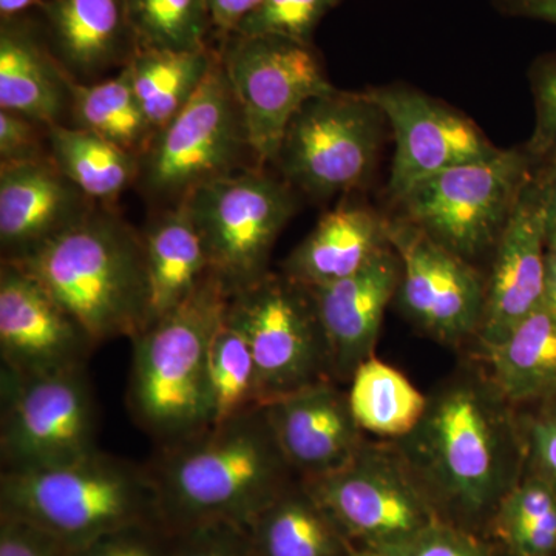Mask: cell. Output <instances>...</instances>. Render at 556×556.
Returning a JSON list of instances; mask_svg holds the SVG:
<instances>
[{"instance_id":"obj_1","label":"cell","mask_w":556,"mask_h":556,"mask_svg":"<svg viewBox=\"0 0 556 556\" xmlns=\"http://www.w3.org/2000/svg\"><path fill=\"white\" fill-rule=\"evenodd\" d=\"M427 396L412 433L391 442L438 521L485 538L501 501L526 471L521 408L475 357Z\"/></svg>"},{"instance_id":"obj_2","label":"cell","mask_w":556,"mask_h":556,"mask_svg":"<svg viewBox=\"0 0 556 556\" xmlns=\"http://www.w3.org/2000/svg\"><path fill=\"white\" fill-rule=\"evenodd\" d=\"M146 467L161 519L174 532L208 522L249 527L300 479L278 447L265 407L160 445Z\"/></svg>"},{"instance_id":"obj_3","label":"cell","mask_w":556,"mask_h":556,"mask_svg":"<svg viewBox=\"0 0 556 556\" xmlns=\"http://www.w3.org/2000/svg\"><path fill=\"white\" fill-rule=\"evenodd\" d=\"M16 263L30 274L100 345L134 340L149 325L144 241L112 206L98 204L30 257Z\"/></svg>"},{"instance_id":"obj_4","label":"cell","mask_w":556,"mask_h":556,"mask_svg":"<svg viewBox=\"0 0 556 556\" xmlns=\"http://www.w3.org/2000/svg\"><path fill=\"white\" fill-rule=\"evenodd\" d=\"M230 295L212 273L186 302L130 340L127 407L159 447L214 424L208 350Z\"/></svg>"},{"instance_id":"obj_5","label":"cell","mask_w":556,"mask_h":556,"mask_svg":"<svg viewBox=\"0 0 556 556\" xmlns=\"http://www.w3.org/2000/svg\"><path fill=\"white\" fill-rule=\"evenodd\" d=\"M0 511L30 519L76 548L119 527L161 519L146 464L100 448L61 467L2 471Z\"/></svg>"},{"instance_id":"obj_6","label":"cell","mask_w":556,"mask_h":556,"mask_svg":"<svg viewBox=\"0 0 556 556\" xmlns=\"http://www.w3.org/2000/svg\"><path fill=\"white\" fill-rule=\"evenodd\" d=\"M255 166L243 113L218 53L195 97L156 131L139 159L137 186L155 206L169 208L214 179Z\"/></svg>"},{"instance_id":"obj_7","label":"cell","mask_w":556,"mask_h":556,"mask_svg":"<svg viewBox=\"0 0 556 556\" xmlns=\"http://www.w3.org/2000/svg\"><path fill=\"white\" fill-rule=\"evenodd\" d=\"M535 167L521 146L439 172L394 203L397 218L478 266L490 260Z\"/></svg>"},{"instance_id":"obj_8","label":"cell","mask_w":556,"mask_h":556,"mask_svg":"<svg viewBox=\"0 0 556 556\" xmlns=\"http://www.w3.org/2000/svg\"><path fill=\"white\" fill-rule=\"evenodd\" d=\"M387 127L386 113L368 91H329L295 113L273 166L306 199L345 195L371 178Z\"/></svg>"},{"instance_id":"obj_9","label":"cell","mask_w":556,"mask_h":556,"mask_svg":"<svg viewBox=\"0 0 556 556\" xmlns=\"http://www.w3.org/2000/svg\"><path fill=\"white\" fill-rule=\"evenodd\" d=\"M185 204L212 273L233 294L269 273L270 252L298 212L299 193L255 166L201 186Z\"/></svg>"},{"instance_id":"obj_10","label":"cell","mask_w":556,"mask_h":556,"mask_svg":"<svg viewBox=\"0 0 556 556\" xmlns=\"http://www.w3.org/2000/svg\"><path fill=\"white\" fill-rule=\"evenodd\" d=\"M2 471L65 466L97 452L98 409L86 368L46 376L0 372Z\"/></svg>"},{"instance_id":"obj_11","label":"cell","mask_w":556,"mask_h":556,"mask_svg":"<svg viewBox=\"0 0 556 556\" xmlns=\"http://www.w3.org/2000/svg\"><path fill=\"white\" fill-rule=\"evenodd\" d=\"M229 313L251 345L265 405L316 383L334 382L327 338L308 287L281 270H269L230 295Z\"/></svg>"},{"instance_id":"obj_12","label":"cell","mask_w":556,"mask_h":556,"mask_svg":"<svg viewBox=\"0 0 556 556\" xmlns=\"http://www.w3.org/2000/svg\"><path fill=\"white\" fill-rule=\"evenodd\" d=\"M217 49L255 161L268 167L295 113L336 87L314 43L280 36L229 35L218 40Z\"/></svg>"},{"instance_id":"obj_13","label":"cell","mask_w":556,"mask_h":556,"mask_svg":"<svg viewBox=\"0 0 556 556\" xmlns=\"http://www.w3.org/2000/svg\"><path fill=\"white\" fill-rule=\"evenodd\" d=\"M302 482L353 546H390L438 521L391 441L368 439L345 467Z\"/></svg>"},{"instance_id":"obj_14","label":"cell","mask_w":556,"mask_h":556,"mask_svg":"<svg viewBox=\"0 0 556 556\" xmlns=\"http://www.w3.org/2000/svg\"><path fill=\"white\" fill-rule=\"evenodd\" d=\"M391 219L402 263L397 309L417 331L450 348L473 345L485 305V274L405 219Z\"/></svg>"},{"instance_id":"obj_15","label":"cell","mask_w":556,"mask_h":556,"mask_svg":"<svg viewBox=\"0 0 556 556\" xmlns=\"http://www.w3.org/2000/svg\"><path fill=\"white\" fill-rule=\"evenodd\" d=\"M367 91L386 113L396 142L388 181L393 204L439 172L493 159L503 150L464 113L415 87L390 84Z\"/></svg>"},{"instance_id":"obj_16","label":"cell","mask_w":556,"mask_h":556,"mask_svg":"<svg viewBox=\"0 0 556 556\" xmlns=\"http://www.w3.org/2000/svg\"><path fill=\"white\" fill-rule=\"evenodd\" d=\"M546 251V181L543 169L536 166L490 255L475 357L503 342L541 308Z\"/></svg>"},{"instance_id":"obj_17","label":"cell","mask_w":556,"mask_h":556,"mask_svg":"<svg viewBox=\"0 0 556 556\" xmlns=\"http://www.w3.org/2000/svg\"><path fill=\"white\" fill-rule=\"evenodd\" d=\"M98 343L16 263H0V357L20 376L86 368Z\"/></svg>"},{"instance_id":"obj_18","label":"cell","mask_w":556,"mask_h":556,"mask_svg":"<svg viewBox=\"0 0 556 556\" xmlns=\"http://www.w3.org/2000/svg\"><path fill=\"white\" fill-rule=\"evenodd\" d=\"M97 206L58 169L51 156L0 164L2 262L30 257Z\"/></svg>"},{"instance_id":"obj_19","label":"cell","mask_w":556,"mask_h":556,"mask_svg":"<svg viewBox=\"0 0 556 556\" xmlns=\"http://www.w3.org/2000/svg\"><path fill=\"white\" fill-rule=\"evenodd\" d=\"M285 459L300 479L324 477L356 457L367 434L339 383H316L265 405Z\"/></svg>"},{"instance_id":"obj_20","label":"cell","mask_w":556,"mask_h":556,"mask_svg":"<svg viewBox=\"0 0 556 556\" xmlns=\"http://www.w3.org/2000/svg\"><path fill=\"white\" fill-rule=\"evenodd\" d=\"M402 263L393 247L353 276L309 288L331 357L332 379L350 383L364 362L376 357L383 317L396 299Z\"/></svg>"},{"instance_id":"obj_21","label":"cell","mask_w":556,"mask_h":556,"mask_svg":"<svg viewBox=\"0 0 556 556\" xmlns=\"http://www.w3.org/2000/svg\"><path fill=\"white\" fill-rule=\"evenodd\" d=\"M39 13L51 51L78 83L119 72L138 51L126 0H46Z\"/></svg>"},{"instance_id":"obj_22","label":"cell","mask_w":556,"mask_h":556,"mask_svg":"<svg viewBox=\"0 0 556 556\" xmlns=\"http://www.w3.org/2000/svg\"><path fill=\"white\" fill-rule=\"evenodd\" d=\"M72 76L51 51L42 25L20 16L0 22V110L50 129L70 112Z\"/></svg>"},{"instance_id":"obj_23","label":"cell","mask_w":556,"mask_h":556,"mask_svg":"<svg viewBox=\"0 0 556 556\" xmlns=\"http://www.w3.org/2000/svg\"><path fill=\"white\" fill-rule=\"evenodd\" d=\"M391 219L376 208L342 206L318 219L316 228L281 263V273L317 288L364 269L391 244Z\"/></svg>"},{"instance_id":"obj_24","label":"cell","mask_w":556,"mask_h":556,"mask_svg":"<svg viewBox=\"0 0 556 556\" xmlns=\"http://www.w3.org/2000/svg\"><path fill=\"white\" fill-rule=\"evenodd\" d=\"M149 278V325L186 302L212 274L186 204L161 208L142 232Z\"/></svg>"},{"instance_id":"obj_25","label":"cell","mask_w":556,"mask_h":556,"mask_svg":"<svg viewBox=\"0 0 556 556\" xmlns=\"http://www.w3.org/2000/svg\"><path fill=\"white\" fill-rule=\"evenodd\" d=\"M510 404L533 407L556 399V316L538 309L503 342L475 357Z\"/></svg>"},{"instance_id":"obj_26","label":"cell","mask_w":556,"mask_h":556,"mask_svg":"<svg viewBox=\"0 0 556 556\" xmlns=\"http://www.w3.org/2000/svg\"><path fill=\"white\" fill-rule=\"evenodd\" d=\"M248 529L257 556H350V541L302 479L289 485Z\"/></svg>"},{"instance_id":"obj_27","label":"cell","mask_w":556,"mask_h":556,"mask_svg":"<svg viewBox=\"0 0 556 556\" xmlns=\"http://www.w3.org/2000/svg\"><path fill=\"white\" fill-rule=\"evenodd\" d=\"M51 160L91 201L112 206L139 178V159L86 129L56 124L47 131Z\"/></svg>"},{"instance_id":"obj_28","label":"cell","mask_w":556,"mask_h":556,"mask_svg":"<svg viewBox=\"0 0 556 556\" xmlns=\"http://www.w3.org/2000/svg\"><path fill=\"white\" fill-rule=\"evenodd\" d=\"M68 90L72 126L108 139L138 159L144 155L156 131L138 100L127 65L94 83L70 78Z\"/></svg>"},{"instance_id":"obj_29","label":"cell","mask_w":556,"mask_h":556,"mask_svg":"<svg viewBox=\"0 0 556 556\" xmlns=\"http://www.w3.org/2000/svg\"><path fill=\"white\" fill-rule=\"evenodd\" d=\"M217 47L204 50H138L127 67L153 130L159 131L181 112L203 86L217 61Z\"/></svg>"},{"instance_id":"obj_30","label":"cell","mask_w":556,"mask_h":556,"mask_svg":"<svg viewBox=\"0 0 556 556\" xmlns=\"http://www.w3.org/2000/svg\"><path fill=\"white\" fill-rule=\"evenodd\" d=\"M348 401L365 434L378 437L380 441H397L412 433L422 419L428 396L404 372L372 357L354 372Z\"/></svg>"},{"instance_id":"obj_31","label":"cell","mask_w":556,"mask_h":556,"mask_svg":"<svg viewBox=\"0 0 556 556\" xmlns=\"http://www.w3.org/2000/svg\"><path fill=\"white\" fill-rule=\"evenodd\" d=\"M486 540L511 556H556V493L527 470L497 506Z\"/></svg>"},{"instance_id":"obj_32","label":"cell","mask_w":556,"mask_h":556,"mask_svg":"<svg viewBox=\"0 0 556 556\" xmlns=\"http://www.w3.org/2000/svg\"><path fill=\"white\" fill-rule=\"evenodd\" d=\"M208 379L214 424L265 407L254 354L243 329L230 316L229 305L212 338Z\"/></svg>"},{"instance_id":"obj_33","label":"cell","mask_w":556,"mask_h":556,"mask_svg":"<svg viewBox=\"0 0 556 556\" xmlns=\"http://www.w3.org/2000/svg\"><path fill=\"white\" fill-rule=\"evenodd\" d=\"M138 50L195 51L211 47L206 0H126Z\"/></svg>"},{"instance_id":"obj_34","label":"cell","mask_w":556,"mask_h":556,"mask_svg":"<svg viewBox=\"0 0 556 556\" xmlns=\"http://www.w3.org/2000/svg\"><path fill=\"white\" fill-rule=\"evenodd\" d=\"M343 0H263L232 35L280 36L313 43L318 24Z\"/></svg>"},{"instance_id":"obj_35","label":"cell","mask_w":556,"mask_h":556,"mask_svg":"<svg viewBox=\"0 0 556 556\" xmlns=\"http://www.w3.org/2000/svg\"><path fill=\"white\" fill-rule=\"evenodd\" d=\"M535 127L525 149L535 166L556 161V50L541 54L529 70Z\"/></svg>"},{"instance_id":"obj_36","label":"cell","mask_w":556,"mask_h":556,"mask_svg":"<svg viewBox=\"0 0 556 556\" xmlns=\"http://www.w3.org/2000/svg\"><path fill=\"white\" fill-rule=\"evenodd\" d=\"M375 551L386 556H497L495 544L486 538L441 521Z\"/></svg>"},{"instance_id":"obj_37","label":"cell","mask_w":556,"mask_h":556,"mask_svg":"<svg viewBox=\"0 0 556 556\" xmlns=\"http://www.w3.org/2000/svg\"><path fill=\"white\" fill-rule=\"evenodd\" d=\"M175 541L177 532L155 519L112 530L76 548L72 556H172Z\"/></svg>"},{"instance_id":"obj_38","label":"cell","mask_w":556,"mask_h":556,"mask_svg":"<svg viewBox=\"0 0 556 556\" xmlns=\"http://www.w3.org/2000/svg\"><path fill=\"white\" fill-rule=\"evenodd\" d=\"M172 556H257L248 527L208 522L177 532Z\"/></svg>"},{"instance_id":"obj_39","label":"cell","mask_w":556,"mask_h":556,"mask_svg":"<svg viewBox=\"0 0 556 556\" xmlns=\"http://www.w3.org/2000/svg\"><path fill=\"white\" fill-rule=\"evenodd\" d=\"M527 470L540 475L556 493V399L521 408Z\"/></svg>"},{"instance_id":"obj_40","label":"cell","mask_w":556,"mask_h":556,"mask_svg":"<svg viewBox=\"0 0 556 556\" xmlns=\"http://www.w3.org/2000/svg\"><path fill=\"white\" fill-rule=\"evenodd\" d=\"M64 538L20 515L0 511V556H72Z\"/></svg>"},{"instance_id":"obj_41","label":"cell","mask_w":556,"mask_h":556,"mask_svg":"<svg viewBox=\"0 0 556 556\" xmlns=\"http://www.w3.org/2000/svg\"><path fill=\"white\" fill-rule=\"evenodd\" d=\"M46 127L35 121L0 110V164L24 163L50 156ZM49 131V130H47Z\"/></svg>"},{"instance_id":"obj_42","label":"cell","mask_w":556,"mask_h":556,"mask_svg":"<svg viewBox=\"0 0 556 556\" xmlns=\"http://www.w3.org/2000/svg\"><path fill=\"white\" fill-rule=\"evenodd\" d=\"M263 0H206L212 35L217 40L236 33L241 22L262 5Z\"/></svg>"},{"instance_id":"obj_43","label":"cell","mask_w":556,"mask_h":556,"mask_svg":"<svg viewBox=\"0 0 556 556\" xmlns=\"http://www.w3.org/2000/svg\"><path fill=\"white\" fill-rule=\"evenodd\" d=\"M497 13L556 25V0H490Z\"/></svg>"},{"instance_id":"obj_44","label":"cell","mask_w":556,"mask_h":556,"mask_svg":"<svg viewBox=\"0 0 556 556\" xmlns=\"http://www.w3.org/2000/svg\"><path fill=\"white\" fill-rule=\"evenodd\" d=\"M546 181V243L556 249V161L540 166Z\"/></svg>"},{"instance_id":"obj_45","label":"cell","mask_w":556,"mask_h":556,"mask_svg":"<svg viewBox=\"0 0 556 556\" xmlns=\"http://www.w3.org/2000/svg\"><path fill=\"white\" fill-rule=\"evenodd\" d=\"M541 309L556 316V249H547L546 251V270H544Z\"/></svg>"},{"instance_id":"obj_46","label":"cell","mask_w":556,"mask_h":556,"mask_svg":"<svg viewBox=\"0 0 556 556\" xmlns=\"http://www.w3.org/2000/svg\"><path fill=\"white\" fill-rule=\"evenodd\" d=\"M46 0H0V20L24 16L27 11L39 10Z\"/></svg>"},{"instance_id":"obj_47","label":"cell","mask_w":556,"mask_h":556,"mask_svg":"<svg viewBox=\"0 0 556 556\" xmlns=\"http://www.w3.org/2000/svg\"><path fill=\"white\" fill-rule=\"evenodd\" d=\"M350 556H386V555L380 554V552L375 551V548L357 547V546H353V544H351Z\"/></svg>"},{"instance_id":"obj_48","label":"cell","mask_w":556,"mask_h":556,"mask_svg":"<svg viewBox=\"0 0 556 556\" xmlns=\"http://www.w3.org/2000/svg\"><path fill=\"white\" fill-rule=\"evenodd\" d=\"M497 556H511V555L504 554V552L497 551Z\"/></svg>"}]
</instances>
